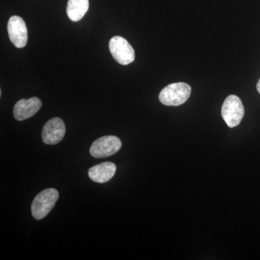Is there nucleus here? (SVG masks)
Listing matches in <instances>:
<instances>
[{"label": "nucleus", "mask_w": 260, "mask_h": 260, "mask_svg": "<svg viewBox=\"0 0 260 260\" xmlns=\"http://www.w3.org/2000/svg\"><path fill=\"white\" fill-rule=\"evenodd\" d=\"M256 90H257L258 93L260 94V79L258 81L257 84H256Z\"/></svg>", "instance_id": "11"}, {"label": "nucleus", "mask_w": 260, "mask_h": 260, "mask_svg": "<svg viewBox=\"0 0 260 260\" xmlns=\"http://www.w3.org/2000/svg\"><path fill=\"white\" fill-rule=\"evenodd\" d=\"M221 114L229 127L239 125L244 116V107L241 99L235 95L228 96L222 106Z\"/></svg>", "instance_id": "3"}, {"label": "nucleus", "mask_w": 260, "mask_h": 260, "mask_svg": "<svg viewBox=\"0 0 260 260\" xmlns=\"http://www.w3.org/2000/svg\"><path fill=\"white\" fill-rule=\"evenodd\" d=\"M109 51L114 59L121 65H127L135 60L134 49L124 38L116 36L111 39Z\"/></svg>", "instance_id": "4"}, {"label": "nucleus", "mask_w": 260, "mask_h": 260, "mask_svg": "<svg viewBox=\"0 0 260 260\" xmlns=\"http://www.w3.org/2000/svg\"><path fill=\"white\" fill-rule=\"evenodd\" d=\"M191 91L190 85L185 83L170 84L160 91L159 100L168 107H178L189 99Z\"/></svg>", "instance_id": "1"}, {"label": "nucleus", "mask_w": 260, "mask_h": 260, "mask_svg": "<svg viewBox=\"0 0 260 260\" xmlns=\"http://www.w3.org/2000/svg\"><path fill=\"white\" fill-rule=\"evenodd\" d=\"M8 35L11 42L15 47L23 48L28 42V30L26 24L20 17H11L8 24Z\"/></svg>", "instance_id": "6"}, {"label": "nucleus", "mask_w": 260, "mask_h": 260, "mask_svg": "<svg viewBox=\"0 0 260 260\" xmlns=\"http://www.w3.org/2000/svg\"><path fill=\"white\" fill-rule=\"evenodd\" d=\"M59 198V192L55 189L49 188L41 191L36 196L31 205L32 216L37 220H42L50 213Z\"/></svg>", "instance_id": "2"}, {"label": "nucleus", "mask_w": 260, "mask_h": 260, "mask_svg": "<svg viewBox=\"0 0 260 260\" xmlns=\"http://www.w3.org/2000/svg\"><path fill=\"white\" fill-rule=\"evenodd\" d=\"M121 142L112 135L102 137L94 141L90 148V153L95 158H104L114 155L120 150Z\"/></svg>", "instance_id": "5"}, {"label": "nucleus", "mask_w": 260, "mask_h": 260, "mask_svg": "<svg viewBox=\"0 0 260 260\" xmlns=\"http://www.w3.org/2000/svg\"><path fill=\"white\" fill-rule=\"evenodd\" d=\"M89 8V0H69L67 6V14L72 21H79Z\"/></svg>", "instance_id": "10"}, {"label": "nucleus", "mask_w": 260, "mask_h": 260, "mask_svg": "<svg viewBox=\"0 0 260 260\" xmlns=\"http://www.w3.org/2000/svg\"><path fill=\"white\" fill-rule=\"evenodd\" d=\"M42 107V102L39 98L21 99L15 104L13 115L15 119L23 121L35 115Z\"/></svg>", "instance_id": "8"}, {"label": "nucleus", "mask_w": 260, "mask_h": 260, "mask_svg": "<svg viewBox=\"0 0 260 260\" xmlns=\"http://www.w3.org/2000/svg\"><path fill=\"white\" fill-rule=\"evenodd\" d=\"M66 127L62 119L54 117L46 123L42 130V140L45 144L56 145L64 138Z\"/></svg>", "instance_id": "7"}, {"label": "nucleus", "mask_w": 260, "mask_h": 260, "mask_svg": "<svg viewBox=\"0 0 260 260\" xmlns=\"http://www.w3.org/2000/svg\"><path fill=\"white\" fill-rule=\"evenodd\" d=\"M116 171L115 164L112 162H104L90 168L88 176L94 182L105 183L112 179Z\"/></svg>", "instance_id": "9"}]
</instances>
